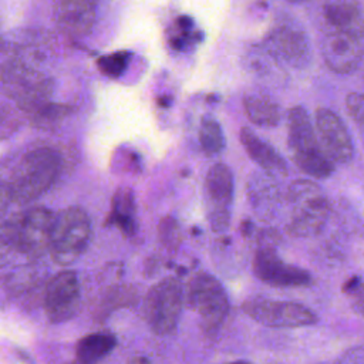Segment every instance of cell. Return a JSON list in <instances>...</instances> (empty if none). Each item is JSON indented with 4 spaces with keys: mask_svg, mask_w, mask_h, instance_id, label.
Segmentation results:
<instances>
[{
    "mask_svg": "<svg viewBox=\"0 0 364 364\" xmlns=\"http://www.w3.org/2000/svg\"><path fill=\"white\" fill-rule=\"evenodd\" d=\"M182 286L175 277H165L151 287L145 299V317L159 336L171 334L182 311Z\"/></svg>",
    "mask_w": 364,
    "mask_h": 364,
    "instance_id": "obj_6",
    "label": "cell"
},
{
    "mask_svg": "<svg viewBox=\"0 0 364 364\" xmlns=\"http://www.w3.org/2000/svg\"><path fill=\"white\" fill-rule=\"evenodd\" d=\"M192 27H193V21L188 16H181L179 18H176L175 28H173L176 33L169 40L171 47L175 50H182L185 44L191 41V38L193 37Z\"/></svg>",
    "mask_w": 364,
    "mask_h": 364,
    "instance_id": "obj_27",
    "label": "cell"
},
{
    "mask_svg": "<svg viewBox=\"0 0 364 364\" xmlns=\"http://www.w3.org/2000/svg\"><path fill=\"white\" fill-rule=\"evenodd\" d=\"M129 51H115L108 55H102L97 60V67L100 71L109 77V78H118L127 68L129 58H131Z\"/></svg>",
    "mask_w": 364,
    "mask_h": 364,
    "instance_id": "obj_24",
    "label": "cell"
},
{
    "mask_svg": "<svg viewBox=\"0 0 364 364\" xmlns=\"http://www.w3.org/2000/svg\"><path fill=\"white\" fill-rule=\"evenodd\" d=\"M91 239V222L80 206L60 210L53 222L48 252L51 259L67 266L77 260L87 249Z\"/></svg>",
    "mask_w": 364,
    "mask_h": 364,
    "instance_id": "obj_5",
    "label": "cell"
},
{
    "mask_svg": "<svg viewBox=\"0 0 364 364\" xmlns=\"http://www.w3.org/2000/svg\"><path fill=\"white\" fill-rule=\"evenodd\" d=\"M115 347V337L105 333H94L82 337L75 347L80 364H95Z\"/></svg>",
    "mask_w": 364,
    "mask_h": 364,
    "instance_id": "obj_20",
    "label": "cell"
},
{
    "mask_svg": "<svg viewBox=\"0 0 364 364\" xmlns=\"http://www.w3.org/2000/svg\"><path fill=\"white\" fill-rule=\"evenodd\" d=\"M158 233H159V239L161 243L166 247V249H176L181 243V229L178 222L171 218V216H165L158 226Z\"/></svg>",
    "mask_w": 364,
    "mask_h": 364,
    "instance_id": "obj_26",
    "label": "cell"
},
{
    "mask_svg": "<svg viewBox=\"0 0 364 364\" xmlns=\"http://www.w3.org/2000/svg\"><path fill=\"white\" fill-rule=\"evenodd\" d=\"M290 208L287 232L296 237H311L323 230L330 216V202L313 179H296L286 191Z\"/></svg>",
    "mask_w": 364,
    "mask_h": 364,
    "instance_id": "obj_3",
    "label": "cell"
},
{
    "mask_svg": "<svg viewBox=\"0 0 364 364\" xmlns=\"http://www.w3.org/2000/svg\"><path fill=\"white\" fill-rule=\"evenodd\" d=\"M109 222L115 225L125 236H132L135 233V198L129 186H121L114 193Z\"/></svg>",
    "mask_w": 364,
    "mask_h": 364,
    "instance_id": "obj_19",
    "label": "cell"
},
{
    "mask_svg": "<svg viewBox=\"0 0 364 364\" xmlns=\"http://www.w3.org/2000/svg\"><path fill=\"white\" fill-rule=\"evenodd\" d=\"M249 198L256 208H269L279 199V186L276 178L267 173H255L247 185Z\"/></svg>",
    "mask_w": 364,
    "mask_h": 364,
    "instance_id": "obj_21",
    "label": "cell"
},
{
    "mask_svg": "<svg viewBox=\"0 0 364 364\" xmlns=\"http://www.w3.org/2000/svg\"><path fill=\"white\" fill-rule=\"evenodd\" d=\"M199 144L208 155H216L225 148V136L220 124L215 118L205 117L200 121Z\"/></svg>",
    "mask_w": 364,
    "mask_h": 364,
    "instance_id": "obj_23",
    "label": "cell"
},
{
    "mask_svg": "<svg viewBox=\"0 0 364 364\" xmlns=\"http://www.w3.org/2000/svg\"><path fill=\"white\" fill-rule=\"evenodd\" d=\"M60 168L61 159L55 149L34 148L14 165L3 185V192L14 203H30L53 186Z\"/></svg>",
    "mask_w": 364,
    "mask_h": 364,
    "instance_id": "obj_1",
    "label": "cell"
},
{
    "mask_svg": "<svg viewBox=\"0 0 364 364\" xmlns=\"http://www.w3.org/2000/svg\"><path fill=\"white\" fill-rule=\"evenodd\" d=\"M80 307V283L71 270H63L53 276L44 294L46 314L53 323L71 318Z\"/></svg>",
    "mask_w": 364,
    "mask_h": 364,
    "instance_id": "obj_12",
    "label": "cell"
},
{
    "mask_svg": "<svg viewBox=\"0 0 364 364\" xmlns=\"http://www.w3.org/2000/svg\"><path fill=\"white\" fill-rule=\"evenodd\" d=\"M320 13L326 31L364 37V14L358 0H324Z\"/></svg>",
    "mask_w": 364,
    "mask_h": 364,
    "instance_id": "obj_16",
    "label": "cell"
},
{
    "mask_svg": "<svg viewBox=\"0 0 364 364\" xmlns=\"http://www.w3.org/2000/svg\"><path fill=\"white\" fill-rule=\"evenodd\" d=\"M70 114V107L60 102H47L28 115L33 127L38 129H54Z\"/></svg>",
    "mask_w": 364,
    "mask_h": 364,
    "instance_id": "obj_22",
    "label": "cell"
},
{
    "mask_svg": "<svg viewBox=\"0 0 364 364\" xmlns=\"http://www.w3.org/2000/svg\"><path fill=\"white\" fill-rule=\"evenodd\" d=\"M336 364H364V347L357 346L346 350L337 358Z\"/></svg>",
    "mask_w": 364,
    "mask_h": 364,
    "instance_id": "obj_29",
    "label": "cell"
},
{
    "mask_svg": "<svg viewBox=\"0 0 364 364\" xmlns=\"http://www.w3.org/2000/svg\"><path fill=\"white\" fill-rule=\"evenodd\" d=\"M287 144L296 166L314 179H326L334 172V162L324 152L309 112L296 105L287 112Z\"/></svg>",
    "mask_w": 364,
    "mask_h": 364,
    "instance_id": "obj_2",
    "label": "cell"
},
{
    "mask_svg": "<svg viewBox=\"0 0 364 364\" xmlns=\"http://www.w3.org/2000/svg\"><path fill=\"white\" fill-rule=\"evenodd\" d=\"M240 142L253 162L262 171L273 178H283L287 175V165L282 155L266 141L260 139L252 129L243 127L240 131Z\"/></svg>",
    "mask_w": 364,
    "mask_h": 364,
    "instance_id": "obj_17",
    "label": "cell"
},
{
    "mask_svg": "<svg viewBox=\"0 0 364 364\" xmlns=\"http://www.w3.org/2000/svg\"><path fill=\"white\" fill-rule=\"evenodd\" d=\"M232 364H250V363H246V361H235Z\"/></svg>",
    "mask_w": 364,
    "mask_h": 364,
    "instance_id": "obj_30",
    "label": "cell"
},
{
    "mask_svg": "<svg viewBox=\"0 0 364 364\" xmlns=\"http://www.w3.org/2000/svg\"><path fill=\"white\" fill-rule=\"evenodd\" d=\"M346 107L350 118L355 124L361 141L364 144V94L363 92H350L346 97Z\"/></svg>",
    "mask_w": 364,
    "mask_h": 364,
    "instance_id": "obj_25",
    "label": "cell"
},
{
    "mask_svg": "<svg viewBox=\"0 0 364 364\" xmlns=\"http://www.w3.org/2000/svg\"><path fill=\"white\" fill-rule=\"evenodd\" d=\"M208 220L213 232H225L230 223L233 175L228 165L215 164L205 178Z\"/></svg>",
    "mask_w": 364,
    "mask_h": 364,
    "instance_id": "obj_10",
    "label": "cell"
},
{
    "mask_svg": "<svg viewBox=\"0 0 364 364\" xmlns=\"http://www.w3.org/2000/svg\"><path fill=\"white\" fill-rule=\"evenodd\" d=\"M242 309L249 317L269 327H304L317 321L314 311L294 301L257 297L246 300Z\"/></svg>",
    "mask_w": 364,
    "mask_h": 364,
    "instance_id": "obj_9",
    "label": "cell"
},
{
    "mask_svg": "<svg viewBox=\"0 0 364 364\" xmlns=\"http://www.w3.org/2000/svg\"><path fill=\"white\" fill-rule=\"evenodd\" d=\"M269 50L280 61L293 68H304L311 61V47L304 28L291 18L277 20L269 36Z\"/></svg>",
    "mask_w": 364,
    "mask_h": 364,
    "instance_id": "obj_8",
    "label": "cell"
},
{
    "mask_svg": "<svg viewBox=\"0 0 364 364\" xmlns=\"http://www.w3.org/2000/svg\"><path fill=\"white\" fill-rule=\"evenodd\" d=\"M343 290L347 294L353 309L358 314L364 316V282L358 277H353L344 284Z\"/></svg>",
    "mask_w": 364,
    "mask_h": 364,
    "instance_id": "obj_28",
    "label": "cell"
},
{
    "mask_svg": "<svg viewBox=\"0 0 364 364\" xmlns=\"http://www.w3.org/2000/svg\"><path fill=\"white\" fill-rule=\"evenodd\" d=\"M287 1H291V3H301V1H306V0H287Z\"/></svg>",
    "mask_w": 364,
    "mask_h": 364,
    "instance_id": "obj_31",
    "label": "cell"
},
{
    "mask_svg": "<svg viewBox=\"0 0 364 364\" xmlns=\"http://www.w3.org/2000/svg\"><path fill=\"white\" fill-rule=\"evenodd\" d=\"M314 124L318 141L327 156L334 164H348L354 156V145L343 119L328 108H318Z\"/></svg>",
    "mask_w": 364,
    "mask_h": 364,
    "instance_id": "obj_13",
    "label": "cell"
},
{
    "mask_svg": "<svg viewBox=\"0 0 364 364\" xmlns=\"http://www.w3.org/2000/svg\"><path fill=\"white\" fill-rule=\"evenodd\" d=\"M253 272L260 280L277 287H303L311 282L307 270L284 263L272 247H262L256 252Z\"/></svg>",
    "mask_w": 364,
    "mask_h": 364,
    "instance_id": "obj_14",
    "label": "cell"
},
{
    "mask_svg": "<svg viewBox=\"0 0 364 364\" xmlns=\"http://www.w3.org/2000/svg\"><path fill=\"white\" fill-rule=\"evenodd\" d=\"M243 109L246 117L256 125L263 128H273L280 122V109L277 102L259 92H250L243 97Z\"/></svg>",
    "mask_w": 364,
    "mask_h": 364,
    "instance_id": "obj_18",
    "label": "cell"
},
{
    "mask_svg": "<svg viewBox=\"0 0 364 364\" xmlns=\"http://www.w3.org/2000/svg\"><path fill=\"white\" fill-rule=\"evenodd\" d=\"M100 0H54L53 17L57 28L70 38L88 36L97 20Z\"/></svg>",
    "mask_w": 364,
    "mask_h": 364,
    "instance_id": "obj_15",
    "label": "cell"
},
{
    "mask_svg": "<svg viewBox=\"0 0 364 364\" xmlns=\"http://www.w3.org/2000/svg\"><path fill=\"white\" fill-rule=\"evenodd\" d=\"M320 51L330 71L340 75L353 74L364 58V37L344 31H326L320 41Z\"/></svg>",
    "mask_w": 364,
    "mask_h": 364,
    "instance_id": "obj_11",
    "label": "cell"
},
{
    "mask_svg": "<svg viewBox=\"0 0 364 364\" xmlns=\"http://www.w3.org/2000/svg\"><path fill=\"white\" fill-rule=\"evenodd\" d=\"M54 218L55 215L43 206L17 213L3 226V243L27 257H38L48 250Z\"/></svg>",
    "mask_w": 364,
    "mask_h": 364,
    "instance_id": "obj_4",
    "label": "cell"
},
{
    "mask_svg": "<svg viewBox=\"0 0 364 364\" xmlns=\"http://www.w3.org/2000/svg\"><path fill=\"white\" fill-rule=\"evenodd\" d=\"M188 303L198 313L203 328L215 331L223 323L229 301L222 284L210 274H196L188 287Z\"/></svg>",
    "mask_w": 364,
    "mask_h": 364,
    "instance_id": "obj_7",
    "label": "cell"
}]
</instances>
